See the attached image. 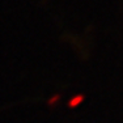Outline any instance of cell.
<instances>
[{"instance_id":"obj_1","label":"cell","mask_w":123,"mask_h":123,"mask_svg":"<svg viewBox=\"0 0 123 123\" xmlns=\"http://www.w3.org/2000/svg\"><path fill=\"white\" fill-rule=\"evenodd\" d=\"M84 94H77V96H75V97H72L71 99L68 101V107H71V109H74V107L76 106H79V105L81 104V102L84 101Z\"/></svg>"},{"instance_id":"obj_2","label":"cell","mask_w":123,"mask_h":123,"mask_svg":"<svg viewBox=\"0 0 123 123\" xmlns=\"http://www.w3.org/2000/svg\"><path fill=\"white\" fill-rule=\"evenodd\" d=\"M59 99H60V94H55V96H52V97L49 99L47 104L50 105V106H54V105L56 104V102L59 101Z\"/></svg>"}]
</instances>
